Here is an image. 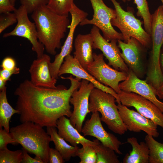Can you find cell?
<instances>
[{"label": "cell", "instance_id": "cell-36", "mask_svg": "<svg viewBox=\"0 0 163 163\" xmlns=\"http://www.w3.org/2000/svg\"><path fill=\"white\" fill-rule=\"evenodd\" d=\"M1 67L2 69L8 70H11L16 67V62L13 58L8 56L3 60Z\"/></svg>", "mask_w": 163, "mask_h": 163}, {"label": "cell", "instance_id": "cell-22", "mask_svg": "<svg viewBox=\"0 0 163 163\" xmlns=\"http://www.w3.org/2000/svg\"><path fill=\"white\" fill-rule=\"evenodd\" d=\"M47 133L50 136L56 149L61 154L65 161H68L72 157L76 155L79 147L68 144L66 141L58 134L56 127H46Z\"/></svg>", "mask_w": 163, "mask_h": 163}, {"label": "cell", "instance_id": "cell-28", "mask_svg": "<svg viewBox=\"0 0 163 163\" xmlns=\"http://www.w3.org/2000/svg\"><path fill=\"white\" fill-rule=\"evenodd\" d=\"M23 158L22 150L11 151L7 148L0 150V163H20Z\"/></svg>", "mask_w": 163, "mask_h": 163}, {"label": "cell", "instance_id": "cell-33", "mask_svg": "<svg viewBox=\"0 0 163 163\" xmlns=\"http://www.w3.org/2000/svg\"><path fill=\"white\" fill-rule=\"evenodd\" d=\"M49 155L50 163H63L65 162L63 156L56 149L50 148Z\"/></svg>", "mask_w": 163, "mask_h": 163}, {"label": "cell", "instance_id": "cell-16", "mask_svg": "<svg viewBox=\"0 0 163 163\" xmlns=\"http://www.w3.org/2000/svg\"><path fill=\"white\" fill-rule=\"evenodd\" d=\"M119 86L122 91L135 93L149 100L163 113V102L157 98L156 91L146 80L140 79L131 69L126 79Z\"/></svg>", "mask_w": 163, "mask_h": 163}, {"label": "cell", "instance_id": "cell-20", "mask_svg": "<svg viewBox=\"0 0 163 163\" xmlns=\"http://www.w3.org/2000/svg\"><path fill=\"white\" fill-rule=\"evenodd\" d=\"M74 42L75 51L74 56L82 67L87 70L88 65L94 60L92 36L90 33L78 34Z\"/></svg>", "mask_w": 163, "mask_h": 163}, {"label": "cell", "instance_id": "cell-7", "mask_svg": "<svg viewBox=\"0 0 163 163\" xmlns=\"http://www.w3.org/2000/svg\"><path fill=\"white\" fill-rule=\"evenodd\" d=\"M94 60L88 66L87 70L100 83L109 86L118 94L121 91L119 82L125 80L128 73L120 72L110 67L104 60L102 53H93Z\"/></svg>", "mask_w": 163, "mask_h": 163}, {"label": "cell", "instance_id": "cell-27", "mask_svg": "<svg viewBox=\"0 0 163 163\" xmlns=\"http://www.w3.org/2000/svg\"><path fill=\"white\" fill-rule=\"evenodd\" d=\"M74 0H49L46 5L51 11L59 15L68 16Z\"/></svg>", "mask_w": 163, "mask_h": 163}, {"label": "cell", "instance_id": "cell-43", "mask_svg": "<svg viewBox=\"0 0 163 163\" xmlns=\"http://www.w3.org/2000/svg\"><path fill=\"white\" fill-rule=\"evenodd\" d=\"M162 3V5H161L163 10V0H160Z\"/></svg>", "mask_w": 163, "mask_h": 163}, {"label": "cell", "instance_id": "cell-25", "mask_svg": "<svg viewBox=\"0 0 163 163\" xmlns=\"http://www.w3.org/2000/svg\"><path fill=\"white\" fill-rule=\"evenodd\" d=\"M93 147L96 154V163H120L115 152L103 145L99 140L97 144Z\"/></svg>", "mask_w": 163, "mask_h": 163}, {"label": "cell", "instance_id": "cell-13", "mask_svg": "<svg viewBox=\"0 0 163 163\" xmlns=\"http://www.w3.org/2000/svg\"><path fill=\"white\" fill-rule=\"evenodd\" d=\"M117 106L120 117L127 130L136 133L143 131L154 138L158 136V125L152 120L121 103H118Z\"/></svg>", "mask_w": 163, "mask_h": 163}, {"label": "cell", "instance_id": "cell-32", "mask_svg": "<svg viewBox=\"0 0 163 163\" xmlns=\"http://www.w3.org/2000/svg\"><path fill=\"white\" fill-rule=\"evenodd\" d=\"M11 144L17 145L19 144L12 137L10 133H8L2 127H0V150L7 149V145Z\"/></svg>", "mask_w": 163, "mask_h": 163}, {"label": "cell", "instance_id": "cell-8", "mask_svg": "<svg viewBox=\"0 0 163 163\" xmlns=\"http://www.w3.org/2000/svg\"><path fill=\"white\" fill-rule=\"evenodd\" d=\"M14 12L17 17V25L12 31L4 34L3 37L15 36L26 38L31 43L32 50L36 53L37 58L41 57L44 54L45 48L38 40L35 23L29 20L28 14L24 6L21 5Z\"/></svg>", "mask_w": 163, "mask_h": 163}, {"label": "cell", "instance_id": "cell-1", "mask_svg": "<svg viewBox=\"0 0 163 163\" xmlns=\"http://www.w3.org/2000/svg\"><path fill=\"white\" fill-rule=\"evenodd\" d=\"M60 77L70 80L69 88L62 85L54 88L37 86L27 79L20 84L14 94L17 97L15 109L18 111L21 123L31 122L43 127H56L60 117H70L72 112L70 99L73 92L79 88L81 80L72 75Z\"/></svg>", "mask_w": 163, "mask_h": 163}, {"label": "cell", "instance_id": "cell-2", "mask_svg": "<svg viewBox=\"0 0 163 163\" xmlns=\"http://www.w3.org/2000/svg\"><path fill=\"white\" fill-rule=\"evenodd\" d=\"M35 23L39 41L48 53L53 55L61 47V40L70 25L68 16L58 14L46 5L41 6L31 14Z\"/></svg>", "mask_w": 163, "mask_h": 163}, {"label": "cell", "instance_id": "cell-30", "mask_svg": "<svg viewBox=\"0 0 163 163\" xmlns=\"http://www.w3.org/2000/svg\"><path fill=\"white\" fill-rule=\"evenodd\" d=\"M17 22V17L14 12L2 14L0 16V34Z\"/></svg>", "mask_w": 163, "mask_h": 163}, {"label": "cell", "instance_id": "cell-14", "mask_svg": "<svg viewBox=\"0 0 163 163\" xmlns=\"http://www.w3.org/2000/svg\"><path fill=\"white\" fill-rule=\"evenodd\" d=\"M101 121L98 112L92 113L91 118L86 120L82 127L81 132L84 136L95 137L103 145L110 148L116 153L122 154L119 148L123 143L113 134L105 130Z\"/></svg>", "mask_w": 163, "mask_h": 163}, {"label": "cell", "instance_id": "cell-24", "mask_svg": "<svg viewBox=\"0 0 163 163\" xmlns=\"http://www.w3.org/2000/svg\"><path fill=\"white\" fill-rule=\"evenodd\" d=\"M145 140L149 149V163H163V143L158 142L153 136L147 134Z\"/></svg>", "mask_w": 163, "mask_h": 163}, {"label": "cell", "instance_id": "cell-5", "mask_svg": "<svg viewBox=\"0 0 163 163\" xmlns=\"http://www.w3.org/2000/svg\"><path fill=\"white\" fill-rule=\"evenodd\" d=\"M110 0L114 5L116 13L115 18L111 21V24L120 30L124 42L126 43L133 37L144 47L150 46L152 42L151 35L142 28L140 20L135 17L133 9L129 8L125 11L116 0Z\"/></svg>", "mask_w": 163, "mask_h": 163}, {"label": "cell", "instance_id": "cell-11", "mask_svg": "<svg viewBox=\"0 0 163 163\" xmlns=\"http://www.w3.org/2000/svg\"><path fill=\"white\" fill-rule=\"evenodd\" d=\"M69 13L72 20L69 28L67 37L62 46L61 50L55 56L54 61L50 62L49 68L51 75L53 77L58 76L59 69L65 57L70 55L73 49V43L75 31L77 26L84 20L87 18V13L81 9L75 3L73 5Z\"/></svg>", "mask_w": 163, "mask_h": 163}, {"label": "cell", "instance_id": "cell-41", "mask_svg": "<svg viewBox=\"0 0 163 163\" xmlns=\"http://www.w3.org/2000/svg\"><path fill=\"white\" fill-rule=\"evenodd\" d=\"M16 0H10L11 3L14 6Z\"/></svg>", "mask_w": 163, "mask_h": 163}, {"label": "cell", "instance_id": "cell-39", "mask_svg": "<svg viewBox=\"0 0 163 163\" xmlns=\"http://www.w3.org/2000/svg\"><path fill=\"white\" fill-rule=\"evenodd\" d=\"M6 82L4 81L0 77V90L1 91L6 86L5 85Z\"/></svg>", "mask_w": 163, "mask_h": 163}, {"label": "cell", "instance_id": "cell-21", "mask_svg": "<svg viewBox=\"0 0 163 163\" xmlns=\"http://www.w3.org/2000/svg\"><path fill=\"white\" fill-rule=\"evenodd\" d=\"M127 142L129 143L132 150L126 154L123 161V163H149V149L146 142L140 143L135 137L127 139Z\"/></svg>", "mask_w": 163, "mask_h": 163}, {"label": "cell", "instance_id": "cell-34", "mask_svg": "<svg viewBox=\"0 0 163 163\" xmlns=\"http://www.w3.org/2000/svg\"><path fill=\"white\" fill-rule=\"evenodd\" d=\"M16 8L10 0H0V13L1 14L14 12Z\"/></svg>", "mask_w": 163, "mask_h": 163}, {"label": "cell", "instance_id": "cell-19", "mask_svg": "<svg viewBox=\"0 0 163 163\" xmlns=\"http://www.w3.org/2000/svg\"><path fill=\"white\" fill-rule=\"evenodd\" d=\"M59 135L72 146H77L81 144L82 146L89 145L94 146L99 141L97 139L92 141L85 138L71 124L69 119L65 116L60 117L56 123Z\"/></svg>", "mask_w": 163, "mask_h": 163}, {"label": "cell", "instance_id": "cell-10", "mask_svg": "<svg viewBox=\"0 0 163 163\" xmlns=\"http://www.w3.org/2000/svg\"><path fill=\"white\" fill-rule=\"evenodd\" d=\"M118 94L122 104L134 107L141 115L163 128V113L154 103L133 92L121 90Z\"/></svg>", "mask_w": 163, "mask_h": 163}, {"label": "cell", "instance_id": "cell-17", "mask_svg": "<svg viewBox=\"0 0 163 163\" xmlns=\"http://www.w3.org/2000/svg\"><path fill=\"white\" fill-rule=\"evenodd\" d=\"M117 40L118 46L122 52L120 55L123 60L133 72L139 78L144 73L141 59V43L135 38L131 37L125 43Z\"/></svg>", "mask_w": 163, "mask_h": 163}, {"label": "cell", "instance_id": "cell-31", "mask_svg": "<svg viewBox=\"0 0 163 163\" xmlns=\"http://www.w3.org/2000/svg\"><path fill=\"white\" fill-rule=\"evenodd\" d=\"M49 0H20L21 5L26 9L28 14H32L39 8L46 5Z\"/></svg>", "mask_w": 163, "mask_h": 163}, {"label": "cell", "instance_id": "cell-38", "mask_svg": "<svg viewBox=\"0 0 163 163\" xmlns=\"http://www.w3.org/2000/svg\"><path fill=\"white\" fill-rule=\"evenodd\" d=\"M157 96L160 99H163V82L156 91Z\"/></svg>", "mask_w": 163, "mask_h": 163}, {"label": "cell", "instance_id": "cell-42", "mask_svg": "<svg viewBox=\"0 0 163 163\" xmlns=\"http://www.w3.org/2000/svg\"><path fill=\"white\" fill-rule=\"evenodd\" d=\"M131 0H122V2H129Z\"/></svg>", "mask_w": 163, "mask_h": 163}, {"label": "cell", "instance_id": "cell-29", "mask_svg": "<svg viewBox=\"0 0 163 163\" xmlns=\"http://www.w3.org/2000/svg\"><path fill=\"white\" fill-rule=\"evenodd\" d=\"M76 155L80 159L79 163H96L97 155L93 146L86 145L78 148Z\"/></svg>", "mask_w": 163, "mask_h": 163}, {"label": "cell", "instance_id": "cell-40", "mask_svg": "<svg viewBox=\"0 0 163 163\" xmlns=\"http://www.w3.org/2000/svg\"><path fill=\"white\" fill-rule=\"evenodd\" d=\"M160 63L161 71L163 74V51H161L160 58Z\"/></svg>", "mask_w": 163, "mask_h": 163}, {"label": "cell", "instance_id": "cell-23", "mask_svg": "<svg viewBox=\"0 0 163 163\" xmlns=\"http://www.w3.org/2000/svg\"><path fill=\"white\" fill-rule=\"evenodd\" d=\"M6 87L0 91V127L10 132L9 123L12 116L18 113L8 103L6 95Z\"/></svg>", "mask_w": 163, "mask_h": 163}, {"label": "cell", "instance_id": "cell-15", "mask_svg": "<svg viewBox=\"0 0 163 163\" xmlns=\"http://www.w3.org/2000/svg\"><path fill=\"white\" fill-rule=\"evenodd\" d=\"M69 74L80 79L86 80L94 84L95 88L99 89L113 96L116 102L120 103L118 96L111 88L105 86L98 82L85 69L78 61L71 54L66 56L59 71L58 76Z\"/></svg>", "mask_w": 163, "mask_h": 163}, {"label": "cell", "instance_id": "cell-18", "mask_svg": "<svg viewBox=\"0 0 163 163\" xmlns=\"http://www.w3.org/2000/svg\"><path fill=\"white\" fill-rule=\"evenodd\" d=\"M50 56L45 54L33 62L29 69L30 81L34 85L50 88H56L57 79L51 75L49 64Z\"/></svg>", "mask_w": 163, "mask_h": 163}, {"label": "cell", "instance_id": "cell-4", "mask_svg": "<svg viewBox=\"0 0 163 163\" xmlns=\"http://www.w3.org/2000/svg\"><path fill=\"white\" fill-rule=\"evenodd\" d=\"M115 97L112 95L94 88L89 97L90 112H100L101 121L114 133L122 135L127 130L120 117Z\"/></svg>", "mask_w": 163, "mask_h": 163}, {"label": "cell", "instance_id": "cell-12", "mask_svg": "<svg viewBox=\"0 0 163 163\" xmlns=\"http://www.w3.org/2000/svg\"><path fill=\"white\" fill-rule=\"evenodd\" d=\"M99 29L93 25L90 34L92 36L94 49L100 50L108 61L109 65L115 69L128 73L129 69L120 55V52L117 45V40L113 39L109 42L101 34Z\"/></svg>", "mask_w": 163, "mask_h": 163}, {"label": "cell", "instance_id": "cell-6", "mask_svg": "<svg viewBox=\"0 0 163 163\" xmlns=\"http://www.w3.org/2000/svg\"><path fill=\"white\" fill-rule=\"evenodd\" d=\"M93 10L91 19L85 18L79 24L81 26L91 24L101 30L104 37L108 41L113 39L123 40L122 34L117 32L112 25L111 21L116 17L115 9L109 7L103 0H89Z\"/></svg>", "mask_w": 163, "mask_h": 163}, {"label": "cell", "instance_id": "cell-3", "mask_svg": "<svg viewBox=\"0 0 163 163\" xmlns=\"http://www.w3.org/2000/svg\"><path fill=\"white\" fill-rule=\"evenodd\" d=\"M41 125L25 122L10 129L12 138L27 152L40 158L44 163H49L50 136Z\"/></svg>", "mask_w": 163, "mask_h": 163}, {"label": "cell", "instance_id": "cell-35", "mask_svg": "<svg viewBox=\"0 0 163 163\" xmlns=\"http://www.w3.org/2000/svg\"><path fill=\"white\" fill-rule=\"evenodd\" d=\"M20 72V69L17 67L11 70L2 69L0 70V77L7 82L11 80L10 77L12 75L18 74Z\"/></svg>", "mask_w": 163, "mask_h": 163}, {"label": "cell", "instance_id": "cell-9", "mask_svg": "<svg viewBox=\"0 0 163 163\" xmlns=\"http://www.w3.org/2000/svg\"><path fill=\"white\" fill-rule=\"evenodd\" d=\"M94 88L92 83L82 79L79 89L73 92L70 99V103L73 106L70 122L80 133L82 131L83 122L88 113L90 112L89 100L91 93Z\"/></svg>", "mask_w": 163, "mask_h": 163}, {"label": "cell", "instance_id": "cell-37", "mask_svg": "<svg viewBox=\"0 0 163 163\" xmlns=\"http://www.w3.org/2000/svg\"><path fill=\"white\" fill-rule=\"evenodd\" d=\"M23 158L22 163H44L42 159L39 157L35 156L34 158L30 157L27 153V151L22 148Z\"/></svg>", "mask_w": 163, "mask_h": 163}, {"label": "cell", "instance_id": "cell-26", "mask_svg": "<svg viewBox=\"0 0 163 163\" xmlns=\"http://www.w3.org/2000/svg\"><path fill=\"white\" fill-rule=\"evenodd\" d=\"M137 6L136 15L143 19L145 30L151 35L152 31V14L150 12L147 0H134Z\"/></svg>", "mask_w": 163, "mask_h": 163}, {"label": "cell", "instance_id": "cell-44", "mask_svg": "<svg viewBox=\"0 0 163 163\" xmlns=\"http://www.w3.org/2000/svg\"><path fill=\"white\" fill-rule=\"evenodd\" d=\"M162 50L163 51V46L162 47Z\"/></svg>", "mask_w": 163, "mask_h": 163}]
</instances>
